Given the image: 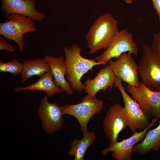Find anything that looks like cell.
I'll list each match as a JSON object with an SVG mask.
<instances>
[{
	"instance_id": "13",
	"label": "cell",
	"mask_w": 160,
	"mask_h": 160,
	"mask_svg": "<svg viewBox=\"0 0 160 160\" xmlns=\"http://www.w3.org/2000/svg\"><path fill=\"white\" fill-rule=\"evenodd\" d=\"M1 2L2 10L7 17L17 14L33 21H41L45 18L44 14L36 10L35 0H1Z\"/></svg>"
},
{
	"instance_id": "15",
	"label": "cell",
	"mask_w": 160,
	"mask_h": 160,
	"mask_svg": "<svg viewBox=\"0 0 160 160\" xmlns=\"http://www.w3.org/2000/svg\"><path fill=\"white\" fill-rule=\"evenodd\" d=\"M44 58L50 67L56 85L69 94H72L73 89L65 78L67 69L64 58L62 56L56 57L49 55L45 56Z\"/></svg>"
},
{
	"instance_id": "22",
	"label": "cell",
	"mask_w": 160,
	"mask_h": 160,
	"mask_svg": "<svg viewBox=\"0 0 160 160\" xmlns=\"http://www.w3.org/2000/svg\"><path fill=\"white\" fill-rule=\"evenodd\" d=\"M0 50H4L10 52H13L15 50L13 46L7 42L4 38H0Z\"/></svg>"
},
{
	"instance_id": "21",
	"label": "cell",
	"mask_w": 160,
	"mask_h": 160,
	"mask_svg": "<svg viewBox=\"0 0 160 160\" xmlns=\"http://www.w3.org/2000/svg\"><path fill=\"white\" fill-rule=\"evenodd\" d=\"M150 47L154 52L160 57V31L153 33V39Z\"/></svg>"
},
{
	"instance_id": "6",
	"label": "cell",
	"mask_w": 160,
	"mask_h": 160,
	"mask_svg": "<svg viewBox=\"0 0 160 160\" xmlns=\"http://www.w3.org/2000/svg\"><path fill=\"white\" fill-rule=\"evenodd\" d=\"M122 81L116 77L113 86L118 88L121 93L124 104V111L128 121V127L133 134L138 130L143 131L151 124L150 118L141 109L138 104L127 93Z\"/></svg>"
},
{
	"instance_id": "1",
	"label": "cell",
	"mask_w": 160,
	"mask_h": 160,
	"mask_svg": "<svg viewBox=\"0 0 160 160\" xmlns=\"http://www.w3.org/2000/svg\"><path fill=\"white\" fill-rule=\"evenodd\" d=\"M118 25L117 20L109 13L100 16L95 21L85 35L90 54L109 47L119 31Z\"/></svg>"
},
{
	"instance_id": "7",
	"label": "cell",
	"mask_w": 160,
	"mask_h": 160,
	"mask_svg": "<svg viewBox=\"0 0 160 160\" xmlns=\"http://www.w3.org/2000/svg\"><path fill=\"white\" fill-rule=\"evenodd\" d=\"M125 52L135 55L138 54V49L134 41L133 34L127 28L119 31L109 47L95 59L104 65L112 58L117 59Z\"/></svg>"
},
{
	"instance_id": "11",
	"label": "cell",
	"mask_w": 160,
	"mask_h": 160,
	"mask_svg": "<svg viewBox=\"0 0 160 160\" xmlns=\"http://www.w3.org/2000/svg\"><path fill=\"white\" fill-rule=\"evenodd\" d=\"M108 63L116 77L131 86H139L138 65L132 54L124 53L116 60H111Z\"/></svg>"
},
{
	"instance_id": "18",
	"label": "cell",
	"mask_w": 160,
	"mask_h": 160,
	"mask_svg": "<svg viewBox=\"0 0 160 160\" xmlns=\"http://www.w3.org/2000/svg\"><path fill=\"white\" fill-rule=\"evenodd\" d=\"M160 148V121L156 128L150 130L146 133L141 142L135 145L133 148V152L141 155L148 153L152 150L158 151Z\"/></svg>"
},
{
	"instance_id": "23",
	"label": "cell",
	"mask_w": 160,
	"mask_h": 160,
	"mask_svg": "<svg viewBox=\"0 0 160 160\" xmlns=\"http://www.w3.org/2000/svg\"><path fill=\"white\" fill-rule=\"evenodd\" d=\"M153 4V8L156 11L160 23V0H151Z\"/></svg>"
},
{
	"instance_id": "20",
	"label": "cell",
	"mask_w": 160,
	"mask_h": 160,
	"mask_svg": "<svg viewBox=\"0 0 160 160\" xmlns=\"http://www.w3.org/2000/svg\"><path fill=\"white\" fill-rule=\"evenodd\" d=\"M23 68V63L16 59H13L7 62L0 61V71L3 73L8 72L16 76L21 74Z\"/></svg>"
},
{
	"instance_id": "4",
	"label": "cell",
	"mask_w": 160,
	"mask_h": 160,
	"mask_svg": "<svg viewBox=\"0 0 160 160\" xmlns=\"http://www.w3.org/2000/svg\"><path fill=\"white\" fill-rule=\"evenodd\" d=\"M7 18V20L0 23V34L7 40L14 41L21 52L25 44L24 35L37 30L34 21L17 14L11 15Z\"/></svg>"
},
{
	"instance_id": "5",
	"label": "cell",
	"mask_w": 160,
	"mask_h": 160,
	"mask_svg": "<svg viewBox=\"0 0 160 160\" xmlns=\"http://www.w3.org/2000/svg\"><path fill=\"white\" fill-rule=\"evenodd\" d=\"M63 114L75 117L78 121L80 130L83 134L88 131L87 125L91 118L102 111L103 102L88 94L83 97L81 103L72 105L65 104L62 106Z\"/></svg>"
},
{
	"instance_id": "24",
	"label": "cell",
	"mask_w": 160,
	"mask_h": 160,
	"mask_svg": "<svg viewBox=\"0 0 160 160\" xmlns=\"http://www.w3.org/2000/svg\"><path fill=\"white\" fill-rule=\"evenodd\" d=\"M124 1L127 3L129 4L131 3L133 0H124Z\"/></svg>"
},
{
	"instance_id": "3",
	"label": "cell",
	"mask_w": 160,
	"mask_h": 160,
	"mask_svg": "<svg viewBox=\"0 0 160 160\" xmlns=\"http://www.w3.org/2000/svg\"><path fill=\"white\" fill-rule=\"evenodd\" d=\"M141 82L154 91H160V57L146 45L143 47L142 56L138 65Z\"/></svg>"
},
{
	"instance_id": "19",
	"label": "cell",
	"mask_w": 160,
	"mask_h": 160,
	"mask_svg": "<svg viewBox=\"0 0 160 160\" xmlns=\"http://www.w3.org/2000/svg\"><path fill=\"white\" fill-rule=\"evenodd\" d=\"M83 135L81 139H75L71 143L68 153L74 157V160H83L87 150L95 141L96 136L94 132L88 131Z\"/></svg>"
},
{
	"instance_id": "9",
	"label": "cell",
	"mask_w": 160,
	"mask_h": 160,
	"mask_svg": "<svg viewBox=\"0 0 160 160\" xmlns=\"http://www.w3.org/2000/svg\"><path fill=\"white\" fill-rule=\"evenodd\" d=\"M158 119L153 118L149 126L143 131L133 133L129 137L118 141L110 144L109 146L102 150V155L105 156L108 153L111 152V157L116 160H131L133 154V148L138 142L142 141L144 138L148 130L151 127L156 125Z\"/></svg>"
},
{
	"instance_id": "2",
	"label": "cell",
	"mask_w": 160,
	"mask_h": 160,
	"mask_svg": "<svg viewBox=\"0 0 160 160\" xmlns=\"http://www.w3.org/2000/svg\"><path fill=\"white\" fill-rule=\"evenodd\" d=\"M63 50L67 73L66 78L72 89L76 91H83L84 84L81 81L82 76L96 65H102L95 59H88L81 54V47L76 44L71 47L65 46Z\"/></svg>"
},
{
	"instance_id": "12",
	"label": "cell",
	"mask_w": 160,
	"mask_h": 160,
	"mask_svg": "<svg viewBox=\"0 0 160 160\" xmlns=\"http://www.w3.org/2000/svg\"><path fill=\"white\" fill-rule=\"evenodd\" d=\"M128 125L124 107L119 104L111 106L107 111L103 121L104 131L110 144L117 141L120 132Z\"/></svg>"
},
{
	"instance_id": "14",
	"label": "cell",
	"mask_w": 160,
	"mask_h": 160,
	"mask_svg": "<svg viewBox=\"0 0 160 160\" xmlns=\"http://www.w3.org/2000/svg\"><path fill=\"white\" fill-rule=\"evenodd\" d=\"M115 77L108 64L100 69L94 78L87 79L83 84V89L87 94L95 97L97 92L100 90L105 92L109 87L111 89L114 85Z\"/></svg>"
},
{
	"instance_id": "17",
	"label": "cell",
	"mask_w": 160,
	"mask_h": 160,
	"mask_svg": "<svg viewBox=\"0 0 160 160\" xmlns=\"http://www.w3.org/2000/svg\"><path fill=\"white\" fill-rule=\"evenodd\" d=\"M21 73L20 81L22 83L34 76L39 77L50 71V67L44 58L24 60Z\"/></svg>"
},
{
	"instance_id": "10",
	"label": "cell",
	"mask_w": 160,
	"mask_h": 160,
	"mask_svg": "<svg viewBox=\"0 0 160 160\" xmlns=\"http://www.w3.org/2000/svg\"><path fill=\"white\" fill-rule=\"evenodd\" d=\"M48 98L46 95L41 99L37 112L44 130L52 133L61 129L64 121V114L62 106L56 102H49Z\"/></svg>"
},
{
	"instance_id": "16",
	"label": "cell",
	"mask_w": 160,
	"mask_h": 160,
	"mask_svg": "<svg viewBox=\"0 0 160 160\" xmlns=\"http://www.w3.org/2000/svg\"><path fill=\"white\" fill-rule=\"evenodd\" d=\"M40 77L36 81L31 85L24 87H16L14 89L15 91L19 92L25 90L41 91L48 97H52L57 93L65 92L55 84L50 71Z\"/></svg>"
},
{
	"instance_id": "8",
	"label": "cell",
	"mask_w": 160,
	"mask_h": 160,
	"mask_svg": "<svg viewBox=\"0 0 160 160\" xmlns=\"http://www.w3.org/2000/svg\"><path fill=\"white\" fill-rule=\"evenodd\" d=\"M127 89L132 97L149 118L160 119V91L151 90L141 82L138 87L127 84Z\"/></svg>"
}]
</instances>
